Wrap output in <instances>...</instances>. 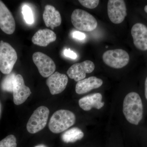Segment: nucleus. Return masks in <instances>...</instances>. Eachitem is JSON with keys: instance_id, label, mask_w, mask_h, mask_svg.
I'll list each match as a JSON object with an SVG mask.
<instances>
[{"instance_id": "obj_23", "label": "nucleus", "mask_w": 147, "mask_h": 147, "mask_svg": "<svg viewBox=\"0 0 147 147\" xmlns=\"http://www.w3.org/2000/svg\"><path fill=\"white\" fill-rule=\"evenodd\" d=\"M64 54L65 57L75 59L77 57V55L76 53L74 52L70 49H65L64 51Z\"/></svg>"}, {"instance_id": "obj_28", "label": "nucleus", "mask_w": 147, "mask_h": 147, "mask_svg": "<svg viewBox=\"0 0 147 147\" xmlns=\"http://www.w3.org/2000/svg\"><path fill=\"white\" fill-rule=\"evenodd\" d=\"M1 104H0V115H1Z\"/></svg>"}, {"instance_id": "obj_16", "label": "nucleus", "mask_w": 147, "mask_h": 147, "mask_svg": "<svg viewBox=\"0 0 147 147\" xmlns=\"http://www.w3.org/2000/svg\"><path fill=\"white\" fill-rule=\"evenodd\" d=\"M103 82L101 79L95 76H91L77 82L75 90L78 94H84L92 90L100 88Z\"/></svg>"}, {"instance_id": "obj_19", "label": "nucleus", "mask_w": 147, "mask_h": 147, "mask_svg": "<svg viewBox=\"0 0 147 147\" xmlns=\"http://www.w3.org/2000/svg\"><path fill=\"white\" fill-rule=\"evenodd\" d=\"M16 75L12 72L7 74L1 83V88L4 91L13 92V83Z\"/></svg>"}, {"instance_id": "obj_22", "label": "nucleus", "mask_w": 147, "mask_h": 147, "mask_svg": "<svg viewBox=\"0 0 147 147\" xmlns=\"http://www.w3.org/2000/svg\"><path fill=\"white\" fill-rule=\"evenodd\" d=\"M79 2L84 7L89 9H94L99 4L98 0H79Z\"/></svg>"}, {"instance_id": "obj_21", "label": "nucleus", "mask_w": 147, "mask_h": 147, "mask_svg": "<svg viewBox=\"0 0 147 147\" xmlns=\"http://www.w3.org/2000/svg\"><path fill=\"white\" fill-rule=\"evenodd\" d=\"M16 139L13 135H9L0 141V147H16Z\"/></svg>"}, {"instance_id": "obj_24", "label": "nucleus", "mask_w": 147, "mask_h": 147, "mask_svg": "<svg viewBox=\"0 0 147 147\" xmlns=\"http://www.w3.org/2000/svg\"><path fill=\"white\" fill-rule=\"evenodd\" d=\"M72 36L74 38L79 40H83L86 38V36L85 34L81 32L75 31L72 34Z\"/></svg>"}, {"instance_id": "obj_14", "label": "nucleus", "mask_w": 147, "mask_h": 147, "mask_svg": "<svg viewBox=\"0 0 147 147\" xmlns=\"http://www.w3.org/2000/svg\"><path fill=\"white\" fill-rule=\"evenodd\" d=\"M102 100L101 94L96 93L82 98L79 100V104L80 108L85 111H90L93 108L100 109L104 105Z\"/></svg>"}, {"instance_id": "obj_27", "label": "nucleus", "mask_w": 147, "mask_h": 147, "mask_svg": "<svg viewBox=\"0 0 147 147\" xmlns=\"http://www.w3.org/2000/svg\"><path fill=\"white\" fill-rule=\"evenodd\" d=\"M144 11L145 12L147 13V5L145 6L144 7Z\"/></svg>"}, {"instance_id": "obj_8", "label": "nucleus", "mask_w": 147, "mask_h": 147, "mask_svg": "<svg viewBox=\"0 0 147 147\" xmlns=\"http://www.w3.org/2000/svg\"><path fill=\"white\" fill-rule=\"evenodd\" d=\"M108 13L110 21L120 24L127 15L126 5L123 0H109L108 3Z\"/></svg>"}, {"instance_id": "obj_25", "label": "nucleus", "mask_w": 147, "mask_h": 147, "mask_svg": "<svg viewBox=\"0 0 147 147\" xmlns=\"http://www.w3.org/2000/svg\"><path fill=\"white\" fill-rule=\"evenodd\" d=\"M145 96L147 100V77L146 79L145 83Z\"/></svg>"}, {"instance_id": "obj_1", "label": "nucleus", "mask_w": 147, "mask_h": 147, "mask_svg": "<svg viewBox=\"0 0 147 147\" xmlns=\"http://www.w3.org/2000/svg\"><path fill=\"white\" fill-rule=\"evenodd\" d=\"M123 113L129 122L138 125L143 117V107L138 93L131 92L125 96L123 100Z\"/></svg>"}, {"instance_id": "obj_29", "label": "nucleus", "mask_w": 147, "mask_h": 147, "mask_svg": "<svg viewBox=\"0 0 147 147\" xmlns=\"http://www.w3.org/2000/svg\"><path fill=\"white\" fill-rule=\"evenodd\" d=\"M106 48H108V46H106Z\"/></svg>"}, {"instance_id": "obj_15", "label": "nucleus", "mask_w": 147, "mask_h": 147, "mask_svg": "<svg viewBox=\"0 0 147 147\" xmlns=\"http://www.w3.org/2000/svg\"><path fill=\"white\" fill-rule=\"evenodd\" d=\"M43 19L45 26L50 27L53 30L60 26L61 24L60 13L53 6H45L43 13Z\"/></svg>"}, {"instance_id": "obj_18", "label": "nucleus", "mask_w": 147, "mask_h": 147, "mask_svg": "<svg viewBox=\"0 0 147 147\" xmlns=\"http://www.w3.org/2000/svg\"><path fill=\"white\" fill-rule=\"evenodd\" d=\"M84 132L78 127L70 129L64 132L61 136L62 140L66 143H74L81 140L84 137Z\"/></svg>"}, {"instance_id": "obj_6", "label": "nucleus", "mask_w": 147, "mask_h": 147, "mask_svg": "<svg viewBox=\"0 0 147 147\" xmlns=\"http://www.w3.org/2000/svg\"><path fill=\"white\" fill-rule=\"evenodd\" d=\"M103 61L112 68L120 69L128 63L129 57L126 51L122 49L109 50L102 55Z\"/></svg>"}, {"instance_id": "obj_9", "label": "nucleus", "mask_w": 147, "mask_h": 147, "mask_svg": "<svg viewBox=\"0 0 147 147\" xmlns=\"http://www.w3.org/2000/svg\"><path fill=\"white\" fill-rule=\"evenodd\" d=\"M94 68V64L93 62L86 60L71 66L67 70V75L70 79L79 82L85 79L86 74L92 73Z\"/></svg>"}, {"instance_id": "obj_5", "label": "nucleus", "mask_w": 147, "mask_h": 147, "mask_svg": "<svg viewBox=\"0 0 147 147\" xmlns=\"http://www.w3.org/2000/svg\"><path fill=\"white\" fill-rule=\"evenodd\" d=\"M49 111L45 106L37 108L32 114L27 124V129L29 133L35 134L43 129L47 124Z\"/></svg>"}, {"instance_id": "obj_20", "label": "nucleus", "mask_w": 147, "mask_h": 147, "mask_svg": "<svg viewBox=\"0 0 147 147\" xmlns=\"http://www.w3.org/2000/svg\"><path fill=\"white\" fill-rule=\"evenodd\" d=\"M22 12L24 19L27 24H32L34 23L33 14L31 8L27 5H24L22 7Z\"/></svg>"}, {"instance_id": "obj_11", "label": "nucleus", "mask_w": 147, "mask_h": 147, "mask_svg": "<svg viewBox=\"0 0 147 147\" xmlns=\"http://www.w3.org/2000/svg\"><path fill=\"white\" fill-rule=\"evenodd\" d=\"M0 28L7 34H12L16 29V23L12 13L1 1H0Z\"/></svg>"}, {"instance_id": "obj_2", "label": "nucleus", "mask_w": 147, "mask_h": 147, "mask_svg": "<svg viewBox=\"0 0 147 147\" xmlns=\"http://www.w3.org/2000/svg\"><path fill=\"white\" fill-rule=\"evenodd\" d=\"M75 122L76 117L72 112L68 110H59L51 117L48 126L52 132L58 134L72 126Z\"/></svg>"}, {"instance_id": "obj_3", "label": "nucleus", "mask_w": 147, "mask_h": 147, "mask_svg": "<svg viewBox=\"0 0 147 147\" xmlns=\"http://www.w3.org/2000/svg\"><path fill=\"white\" fill-rule=\"evenodd\" d=\"M71 18L72 25L79 30L92 31L97 27L98 23L96 18L86 11L75 9L72 12Z\"/></svg>"}, {"instance_id": "obj_12", "label": "nucleus", "mask_w": 147, "mask_h": 147, "mask_svg": "<svg viewBox=\"0 0 147 147\" xmlns=\"http://www.w3.org/2000/svg\"><path fill=\"white\" fill-rule=\"evenodd\" d=\"M68 81V77L65 74L56 71L48 77L46 84L51 94L55 95L61 93L64 90Z\"/></svg>"}, {"instance_id": "obj_4", "label": "nucleus", "mask_w": 147, "mask_h": 147, "mask_svg": "<svg viewBox=\"0 0 147 147\" xmlns=\"http://www.w3.org/2000/svg\"><path fill=\"white\" fill-rule=\"evenodd\" d=\"M17 60L16 50L6 42H0V71L4 74L11 73Z\"/></svg>"}, {"instance_id": "obj_7", "label": "nucleus", "mask_w": 147, "mask_h": 147, "mask_svg": "<svg viewBox=\"0 0 147 147\" xmlns=\"http://www.w3.org/2000/svg\"><path fill=\"white\" fill-rule=\"evenodd\" d=\"M32 59L40 75L48 77L55 72L56 65L50 57L41 52H36L32 56Z\"/></svg>"}, {"instance_id": "obj_17", "label": "nucleus", "mask_w": 147, "mask_h": 147, "mask_svg": "<svg viewBox=\"0 0 147 147\" xmlns=\"http://www.w3.org/2000/svg\"><path fill=\"white\" fill-rule=\"evenodd\" d=\"M57 39L56 34L48 29L40 30L35 34L32 38V42L34 44L46 47L51 42H54Z\"/></svg>"}, {"instance_id": "obj_10", "label": "nucleus", "mask_w": 147, "mask_h": 147, "mask_svg": "<svg viewBox=\"0 0 147 147\" xmlns=\"http://www.w3.org/2000/svg\"><path fill=\"white\" fill-rule=\"evenodd\" d=\"M31 93L30 88L25 85L23 76L20 74L16 75L13 83V90L14 104L20 105L24 103Z\"/></svg>"}, {"instance_id": "obj_13", "label": "nucleus", "mask_w": 147, "mask_h": 147, "mask_svg": "<svg viewBox=\"0 0 147 147\" xmlns=\"http://www.w3.org/2000/svg\"><path fill=\"white\" fill-rule=\"evenodd\" d=\"M133 42L137 49L147 50V27L141 23L134 24L131 29Z\"/></svg>"}, {"instance_id": "obj_26", "label": "nucleus", "mask_w": 147, "mask_h": 147, "mask_svg": "<svg viewBox=\"0 0 147 147\" xmlns=\"http://www.w3.org/2000/svg\"><path fill=\"white\" fill-rule=\"evenodd\" d=\"M35 147H47L46 146H45L44 145H38V146H36Z\"/></svg>"}]
</instances>
